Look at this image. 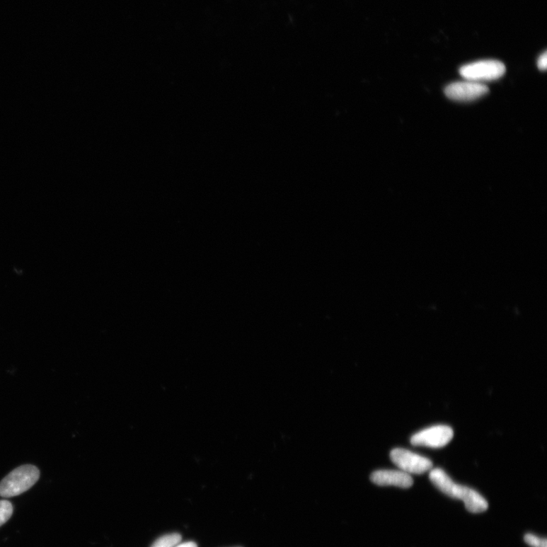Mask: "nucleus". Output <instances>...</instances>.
<instances>
[{"label": "nucleus", "instance_id": "obj_7", "mask_svg": "<svg viewBox=\"0 0 547 547\" xmlns=\"http://www.w3.org/2000/svg\"><path fill=\"white\" fill-rule=\"evenodd\" d=\"M370 479L378 486L383 487L395 486L407 489L414 484V480L410 474L402 471H376L371 474Z\"/></svg>", "mask_w": 547, "mask_h": 547}, {"label": "nucleus", "instance_id": "obj_8", "mask_svg": "<svg viewBox=\"0 0 547 547\" xmlns=\"http://www.w3.org/2000/svg\"><path fill=\"white\" fill-rule=\"evenodd\" d=\"M182 541V536L178 533L169 534L161 536L151 547H174Z\"/></svg>", "mask_w": 547, "mask_h": 547}, {"label": "nucleus", "instance_id": "obj_9", "mask_svg": "<svg viewBox=\"0 0 547 547\" xmlns=\"http://www.w3.org/2000/svg\"><path fill=\"white\" fill-rule=\"evenodd\" d=\"M13 513V507L11 502L7 500L0 501V527L6 523Z\"/></svg>", "mask_w": 547, "mask_h": 547}, {"label": "nucleus", "instance_id": "obj_11", "mask_svg": "<svg viewBox=\"0 0 547 547\" xmlns=\"http://www.w3.org/2000/svg\"><path fill=\"white\" fill-rule=\"evenodd\" d=\"M538 67L540 70L544 71L547 67V54L544 52L538 60Z\"/></svg>", "mask_w": 547, "mask_h": 547}, {"label": "nucleus", "instance_id": "obj_6", "mask_svg": "<svg viewBox=\"0 0 547 547\" xmlns=\"http://www.w3.org/2000/svg\"><path fill=\"white\" fill-rule=\"evenodd\" d=\"M488 92V86L469 80L454 82L445 88V94L449 99L462 102L478 99Z\"/></svg>", "mask_w": 547, "mask_h": 547}, {"label": "nucleus", "instance_id": "obj_2", "mask_svg": "<svg viewBox=\"0 0 547 547\" xmlns=\"http://www.w3.org/2000/svg\"><path fill=\"white\" fill-rule=\"evenodd\" d=\"M40 478V471L30 464L18 467L0 482V497H16L32 488Z\"/></svg>", "mask_w": 547, "mask_h": 547}, {"label": "nucleus", "instance_id": "obj_3", "mask_svg": "<svg viewBox=\"0 0 547 547\" xmlns=\"http://www.w3.org/2000/svg\"><path fill=\"white\" fill-rule=\"evenodd\" d=\"M507 68L498 60H481L463 66L461 76L469 81L479 82L497 80L502 77Z\"/></svg>", "mask_w": 547, "mask_h": 547}, {"label": "nucleus", "instance_id": "obj_4", "mask_svg": "<svg viewBox=\"0 0 547 547\" xmlns=\"http://www.w3.org/2000/svg\"><path fill=\"white\" fill-rule=\"evenodd\" d=\"M392 462L407 473L422 474L432 468V462L414 452L404 449H395L390 453Z\"/></svg>", "mask_w": 547, "mask_h": 547}, {"label": "nucleus", "instance_id": "obj_12", "mask_svg": "<svg viewBox=\"0 0 547 547\" xmlns=\"http://www.w3.org/2000/svg\"><path fill=\"white\" fill-rule=\"evenodd\" d=\"M174 547H198L197 544H196L195 542L189 541V542H185L183 543H179L177 546H175Z\"/></svg>", "mask_w": 547, "mask_h": 547}, {"label": "nucleus", "instance_id": "obj_10", "mask_svg": "<svg viewBox=\"0 0 547 547\" xmlns=\"http://www.w3.org/2000/svg\"><path fill=\"white\" fill-rule=\"evenodd\" d=\"M524 542L531 547H547V541L546 539H541L531 534L524 536Z\"/></svg>", "mask_w": 547, "mask_h": 547}, {"label": "nucleus", "instance_id": "obj_1", "mask_svg": "<svg viewBox=\"0 0 547 547\" xmlns=\"http://www.w3.org/2000/svg\"><path fill=\"white\" fill-rule=\"evenodd\" d=\"M430 479L439 490L448 497L462 500L468 512L480 513L488 509V501L479 493L456 483L442 469L432 470L430 473Z\"/></svg>", "mask_w": 547, "mask_h": 547}, {"label": "nucleus", "instance_id": "obj_5", "mask_svg": "<svg viewBox=\"0 0 547 547\" xmlns=\"http://www.w3.org/2000/svg\"><path fill=\"white\" fill-rule=\"evenodd\" d=\"M454 437L453 430L448 426H434L422 430L410 439L415 447L442 448L447 445Z\"/></svg>", "mask_w": 547, "mask_h": 547}]
</instances>
